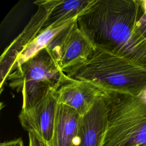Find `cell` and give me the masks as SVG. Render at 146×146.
<instances>
[{
  "instance_id": "6da1fadb",
  "label": "cell",
  "mask_w": 146,
  "mask_h": 146,
  "mask_svg": "<svg viewBox=\"0 0 146 146\" xmlns=\"http://www.w3.org/2000/svg\"><path fill=\"white\" fill-rule=\"evenodd\" d=\"M137 0H94L76 23L96 48L146 67V40L136 25Z\"/></svg>"
},
{
  "instance_id": "7a4b0ae2",
  "label": "cell",
  "mask_w": 146,
  "mask_h": 146,
  "mask_svg": "<svg viewBox=\"0 0 146 146\" xmlns=\"http://www.w3.org/2000/svg\"><path fill=\"white\" fill-rule=\"evenodd\" d=\"M66 75L87 82L104 94L138 96L146 91L145 66L98 48L84 63Z\"/></svg>"
},
{
  "instance_id": "3957f363",
  "label": "cell",
  "mask_w": 146,
  "mask_h": 146,
  "mask_svg": "<svg viewBox=\"0 0 146 146\" xmlns=\"http://www.w3.org/2000/svg\"><path fill=\"white\" fill-rule=\"evenodd\" d=\"M104 98L108 120L102 146H146V91L138 96L109 93Z\"/></svg>"
},
{
  "instance_id": "277c9868",
  "label": "cell",
  "mask_w": 146,
  "mask_h": 146,
  "mask_svg": "<svg viewBox=\"0 0 146 146\" xmlns=\"http://www.w3.org/2000/svg\"><path fill=\"white\" fill-rule=\"evenodd\" d=\"M71 79L60 69L52 52L44 48L7 77L8 86L22 95V106L35 103L50 91L56 92Z\"/></svg>"
},
{
  "instance_id": "5b68a950",
  "label": "cell",
  "mask_w": 146,
  "mask_h": 146,
  "mask_svg": "<svg viewBox=\"0 0 146 146\" xmlns=\"http://www.w3.org/2000/svg\"><path fill=\"white\" fill-rule=\"evenodd\" d=\"M47 48L66 74L84 63L96 49L91 39L78 26L76 20L59 32Z\"/></svg>"
},
{
  "instance_id": "8992f818",
  "label": "cell",
  "mask_w": 146,
  "mask_h": 146,
  "mask_svg": "<svg viewBox=\"0 0 146 146\" xmlns=\"http://www.w3.org/2000/svg\"><path fill=\"white\" fill-rule=\"evenodd\" d=\"M61 0H42L34 2L38 6L36 13L31 17L22 32L5 48L0 58L1 88L6 81L14 62L20 52L43 29L52 10Z\"/></svg>"
},
{
  "instance_id": "52a82bcc",
  "label": "cell",
  "mask_w": 146,
  "mask_h": 146,
  "mask_svg": "<svg viewBox=\"0 0 146 146\" xmlns=\"http://www.w3.org/2000/svg\"><path fill=\"white\" fill-rule=\"evenodd\" d=\"M57 105L55 92L50 91L32 105L22 107L18 116L26 131L38 135L50 146L52 145Z\"/></svg>"
},
{
  "instance_id": "ba28073f",
  "label": "cell",
  "mask_w": 146,
  "mask_h": 146,
  "mask_svg": "<svg viewBox=\"0 0 146 146\" xmlns=\"http://www.w3.org/2000/svg\"><path fill=\"white\" fill-rule=\"evenodd\" d=\"M108 110L104 95L81 116L72 146H102L108 126Z\"/></svg>"
},
{
  "instance_id": "9c48e42d",
  "label": "cell",
  "mask_w": 146,
  "mask_h": 146,
  "mask_svg": "<svg viewBox=\"0 0 146 146\" xmlns=\"http://www.w3.org/2000/svg\"><path fill=\"white\" fill-rule=\"evenodd\" d=\"M105 94L87 82L74 79L62 86L55 92L58 103L71 107L80 116L85 115L95 101Z\"/></svg>"
},
{
  "instance_id": "30bf717a",
  "label": "cell",
  "mask_w": 146,
  "mask_h": 146,
  "mask_svg": "<svg viewBox=\"0 0 146 146\" xmlns=\"http://www.w3.org/2000/svg\"><path fill=\"white\" fill-rule=\"evenodd\" d=\"M80 117L74 109L58 103L51 146H72Z\"/></svg>"
},
{
  "instance_id": "8fae6325",
  "label": "cell",
  "mask_w": 146,
  "mask_h": 146,
  "mask_svg": "<svg viewBox=\"0 0 146 146\" xmlns=\"http://www.w3.org/2000/svg\"><path fill=\"white\" fill-rule=\"evenodd\" d=\"M76 19L59 25L51 26L47 29L43 28L37 35L18 55L13 64L10 73L25 62L35 55L40 51L47 47L51 41L59 32L68 25L76 21Z\"/></svg>"
},
{
  "instance_id": "7c38bea8",
  "label": "cell",
  "mask_w": 146,
  "mask_h": 146,
  "mask_svg": "<svg viewBox=\"0 0 146 146\" xmlns=\"http://www.w3.org/2000/svg\"><path fill=\"white\" fill-rule=\"evenodd\" d=\"M94 2V0H61L50 14L43 29L76 19Z\"/></svg>"
},
{
  "instance_id": "4fadbf2b",
  "label": "cell",
  "mask_w": 146,
  "mask_h": 146,
  "mask_svg": "<svg viewBox=\"0 0 146 146\" xmlns=\"http://www.w3.org/2000/svg\"><path fill=\"white\" fill-rule=\"evenodd\" d=\"M136 25L140 33L146 40V0H137Z\"/></svg>"
},
{
  "instance_id": "5bb4252c",
  "label": "cell",
  "mask_w": 146,
  "mask_h": 146,
  "mask_svg": "<svg viewBox=\"0 0 146 146\" xmlns=\"http://www.w3.org/2000/svg\"><path fill=\"white\" fill-rule=\"evenodd\" d=\"M28 133L29 142H30L33 146H50L38 135L32 132Z\"/></svg>"
},
{
  "instance_id": "9a60e30c",
  "label": "cell",
  "mask_w": 146,
  "mask_h": 146,
  "mask_svg": "<svg viewBox=\"0 0 146 146\" xmlns=\"http://www.w3.org/2000/svg\"><path fill=\"white\" fill-rule=\"evenodd\" d=\"M0 146H24L22 139L19 137L7 141H4L0 144Z\"/></svg>"
},
{
  "instance_id": "2e32d148",
  "label": "cell",
  "mask_w": 146,
  "mask_h": 146,
  "mask_svg": "<svg viewBox=\"0 0 146 146\" xmlns=\"http://www.w3.org/2000/svg\"><path fill=\"white\" fill-rule=\"evenodd\" d=\"M29 146H33V144L30 143V142H29Z\"/></svg>"
}]
</instances>
